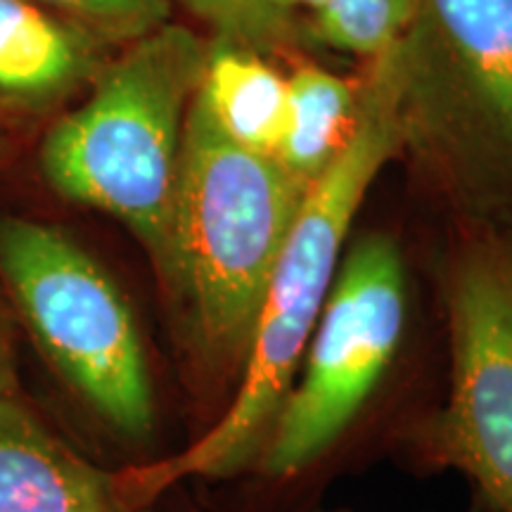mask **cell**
Listing matches in <instances>:
<instances>
[{
  "label": "cell",
  "instance_id": "5",
  "mask_svg": "<svg viewBox=\"0 0 512 512\" xmlns=\"http://www.w3.org/2000/svg\"><path fill=\"white\" fill-rule=\"evenodd\" d=\"M0 275L38 349L114 432L145 439L155 394L131 306L53 223L0 216Z\"/></svg>",
  "mask_w": 512,
  "mask_h": 512
},
{
  "label": "cell",
  "instance_id": "12",
  "mask_svg": "<svg viewBox=\"0 0 512 512\" xmlns=\"http://www.w3.org/2000/svg\"><path fill=\"white\" fill-rule=\"evenodd\" d=\"M418 0H328L316 15V34L330 48L373 60L411 27Z\"/></svg>",
  "mask_w": 512,
  "mask_h": 512
},
{
  "label": "cell",
  "instance_id": "13",
  "mask_svg": "<svg viewBox=\"0 0 512 512\" xmlns=\"http://www.w3.org/2000/svg\"><path fill=\"white\" fill-rule=\"evenodd\" d=\"M207 24L214 41L235 43L259 55L290 48L297 38L294 12L278 0H176Z\"/></svg>",
  "mask_w": 512,
  "mask_h": 512
},
{
  "label": "cell",
  "instance_id": "4",
  "mask_svg": "<svg viewBox=\"0 0 512 512\" xmlns=\"http://www.w3.org/2000/svg\"><path fill=\"white\" fill-rule=\"evenodd\" d=\"M399 48L406 143L446 152L479 226L512 240V0H418Z\"/></svg>",
  "mask_w": 512,
  "mask_h": 512
},
{
  "label": "cell",
  "instance_id": "3",
  "mask_svg": "<svg viewBox=\"0 0 512 512\" xmlns=\"http://www.w3.org/2000/svg\"><path fill=\"white\" fill-rule=\"evenodd\" d=\"M306 190L273 155L233 143L195 95L159 275L174 290L190 344L211 366L245 363Z\"/></svg>",
  "mask_w": 512,
  "mask_h": 512
},
{
  "label": "cell",
  "instance_id": "6",
  "mask_svg": "<svg viewBox=\"0 0 512 512\" xmlns=\"http://www.w3.org/2000/svg\"><path fill=\"white\" fill-rule=\"evenodd\" d=\"M406 325L401 254L384 235L342 256L256 465L271 479L302 475L335 444L373 394Z\"/></svg>",
  "mask_w": 512,
  "mask_h": 512
},
{
  "label": "cell",
  "instance_id": "15",
  "mask_svg": "<svg viewBox=\"0 0 512 512\" xmlns=\"http://www.w3.org/2000/svg\"><path fill=\"white\" fill-rule=\"evenodd\" d=\"M17 389V370L15 354H12V339L8 323L0 313V396H15Z\"/></svg>",
  "mask_w": 512,
  "mask_h": 512
},
{
  "label": "cell",
  "instance_id": "9",
  "mask_svg": "<svg viewBox=\"0 0 512 512\" xmlns=\"http://www.w3.org/2000/svg\"><path fill=\"white\" fill-rule=\"evenodd\" d=\"M105 50L36 0H0V112L55 110L91 86Z\"/></svg>",
  "mask_w": 512,
  "mask_h": 512
},
{
  "label": "cell",
  "instance_id": "1",
  "mask_svg": "<svg viewBox=\"0 0 512 512\" xmlns=\"http://www.w3.org/2000/svg\"><path fill=\"white\" fill-rule=\"evenodd\" d=\"M368 62L354 131L309 185L273 266L238 394L183 451L119 472L121 489L138 510L183 479H226L256 465L328 302L351 223L382 166L406 145L399 41Z\"/></svg>",
  "mask_w": 512,
  "mask_h": 512
},
{
  "label": "cell",
  "instance_id": "2",
  "mask_svg": "<svg viewBox=\"0 0 512 512\" xmlns=\"http://www.w3.org/2000/svg\"><path fill=\"white\" fill-rule=\"evenodd\" d=\"M207 57L209 41L183 24L140 36L102 64L88 98L53 121L38 152L50 188L124 223L159 273L169 254L185 121Z\"/></svg>",
  "mask_w": 512,
  "mask_h": 512
},
{
  "label": "cell",
  "instance_id": "11",
  "mask_svg": "<svg viewBox=\"0 0 512 512\" xmlns=\"http://www.w3.org/2000/svg\"><path fill=\"white\" fill-rule=\"evenodd\" d=\"M361 83L304 64L287 79V117L275 159L311 185L339 155L356 124Z\"/></svg>",
  "mask_w": 512,
  "mask_h": 512
},
{
  "label": "cell",
  "instance_id": "8",
  "mask_svg": "<svg viewBox=\"0 0 512 512\" xmlns=\"http://www.w3.org/2000/svg\"><path fill=\"white\" fill-rule=\"evenodd\" d=\"M0 512H138L105 472L55 439L15 396H0Z\"/></svg>",
  "mask_w": 512,
  "mask_h": 512
},
{
  "label": "cell",
  "instance_id": "14",
  "mask_svg": "<svg viewBox=\"0 0 512 512\" xmlns=\"http://www.w3.org/2000/svg\"><path fill=\"white\" fill-rule=\"evenodd\" d=\"M105 48L128 46L171 22V0H36Z\"/></svg>",
  "mask_w": 512,
  "mask_h": 512
},
{
  "label": "cell",
  "instance_id": "7",
  "mask_svg": "<svg viewBox=\"0 0 512 512\" xmlns=\"http://www.w3.org/2000/svg\"><path fill=\"white\" fill-rule=\"evenodd\" d=\"M451 387L430 425V453L512 512V240L479 226L446 283Z\"/></svg>",
  "mask_w": 512,
  "mask_h": 512
},
{
  "label": "cell",
  "instance_id": "10",
  "mask_svg": "<svg viewBox=\"0 0 512 512\" xmlns=\"http://www.w3.org/2000/svg\"><path fill=\"white\" fill-rule=\"evenodd\" d=\"M197 95L233 143L275 155L287 117V79L266 55L211 38Z\"/></svg>",
  "mask_w": 512,
  "mask_h": 512
},
{
  "label": "cell",
  "instance_id": "17",
  "mask_svg": "<svg viewBox=\"0 0 512 512\" xmlns=\"http://www.w3.org/2000/svg\"><path fill=\"white\" fill-rule=\"evenodd\" d=\"M10 152V128H8V117L0 112V162L8 157Z\"/></svg>",
  "mask_w": 512,
  "mask_h": 512
},
{
  "label": "cell",
  "instance_id": "16",
  "mask_svg": "<svg viewBox=\"0 0 512 512\" xmlns=\"http://www.w3.org/2000/svg\"><path fill=\"white\" fill-rule=\"evenodd\" d=\"M278 3H283L287 10H299V8H304V10H313L316 12L318 8H323L325 3H328V0H278Z\"/></svg>",
  "mask_w": 512,
  "mask_h": 512
},
{
  "label": "cell",
  "instance_id": "18",
  "mask_svg": "<svg viewBox=\"0 0 512 512\" xmlns=\"http://www.w3.org/2000/svg\"><path fill=\"white\" fill-rule=\"evenodd\" d=\"M472 512H491V510H489V508H486V505L482 503V510H479V508H477V510H472Z\"/></svg>",
  "mask_w": 512,
  "mask_h": 512
}]
</instances>
